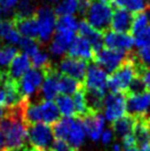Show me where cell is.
I'll return each mask as SVG.
<instances>
[{
  "instance_id": "1",
  "label": "cell",
  "mask_w": 150,
  "mask_h": 151,
  "mask_svg": "<svg viewBox=\"0 0 150 151\" xmlns=\"http://www.w3.org/2000/svg\"><path fill=\"white\" fill-rule=\"evenodd\" d=\"M0 129L4 136V148L8 151L25 149L28 140V129L20 118L19 107L10 109V114L0 122Z\"/></svg>"
},
{
  "instance_id": "2",
  "label": "cell",
  "mask_w": 150,
  "mask_h": 151,
  "mask_svg": "<svg viewBox=\"0 0 150 151\" xmlns=\"http://www.w3.org/2000/svg\"><path fill=\"white\" fill-rule=\"evenodd\" d=\"M137 75V56L135 52H128L125 61L107 78V88L112 93H126L130 83Z\"/></svg>"
},
{
  "instance_id": "3",
  "label": "cell",
  "mask_w": 150,
  "mask_h": 151,
  "mask_svg": "<svg viewBox=\"0 0 150 151\" xmlns=\"http://www.w3.org/2000/svg\"><path fill=\"white\" fill-rule=\"evenodd\" d=\"M112 16V9L110 4L102 0H91V4L84 17L85 20L92 25L94 29L102 33L108 31Z\"/></svg>"
},
{
  "instance_id": "4",
  "label": "cell",
  "mask_w": 150,
  "mask_h": 151,
  "mask_svg": "<svg viewBox=\"0 0 150 151\" xmlns=\"http://www.w3.org/2000/svg\"><path fill=\"white\" fill-rule=\"evenodd\" d=\"M34 17L37 19L39 37L38 41L41 43H46L51 39L56 25V13L54 9L49 6H42L37 9Z\"/></svg>"
},
{
  "instance_id": "5",
  "label": "cell",
  "mask_w": 150,
  "mask_h": 151,
  "mask_svg": "<svg viewBox=\"0 0 150 151\" xmlns=\"http://www.w3.org/2000/svg\"><path fill=\"white\" fill-rule=\"evenodd\" d=\"M27 129H28V140L33 147L50 150L51 146L54 142L53 127L44 122H39L27 127Z\"/></svg>"
},
{
  "instance_id": "6",
  "label": "cell",
  "mask_w": 150,
  "mask_h": 151,
  "mask_svg": "<svg viewBox=\"0 0 150 151\" xmlns=\"http://www.w3.org/2000/svg\"><path fill=\"white\" fill-rule=\"evenodd\" d=\"M127 54H128V52L103 47L102 50L94 54L92 61L100 67H102L104 71L112 73L123 64Z\"/></svg>"
},
{
  "instance_id": "7",
  "label": "cell",
  "mask_w": 150,
  "mask_h": 151,
  "mask_svg": "<svg viewBox=\"0 0 150 151\" xmlns=\"http://www.w3.org/2000/svg\"><path fill=\"white\" fill-rule=\"evenodd\" d=\"M126 93L110 92L105 96L104 113L108 122H112L126 115Z\"/></svg>"
},
{
  "instance_id": "8",
  "label": "cell",
  "mask_w": 150,
  "mask_h": 151,
  "mask_svg": "<svg viewBox=\"0 0 150 151\" xmlns=\"http://www.w3.org/2000/svg\"><path fill=\"white\" fill-rule=\"evenodd\" d=\"M44 80L43 68H31L18 81V86L22 96L30 99L40 89Z\"/></svg>"
},
{
  "instance_id": "9",
  "label": "cell",
  "mask_w": 150,
  "mask_h": 151,
  "mask_svg": "<svg viewBox=\"0 0 150 151\" xmlns=\"http://www.w3.org/2000/svg\"><path fill=\"white\" fill-rule=\"evenodd\" d=\"M88 65H89L88 61L86 60L75 59V58H71L66 55L65 58L61 60L58 70L63 75H66L83 83Z\"/></svg>"
},
{
  "instance_id": "10",
  "label": "cell",
  "mask_w": 150,
  "mask_h": 151,
  "mask_svg": "<svg viewBox=\"0 0 150 151\" xmlns=\"http://www.w3.org/2000/svg\"><path fill=\"white\" fill-rule=\"evenodd\" d=\"M107 78L108 76L102 67H100L97 64H91L87 67V71H86L83 81V85L86 89L106 93Z\"/></svg>"
},
{
  "instance_id": "11",
  "label": "cell",
  "mask_w": 150,
  "mask_h": 151,
  "mask_svg": "<svg viewBox=\"0 0 150 151\" xmlns=\"http://www.w3.org/2000/svg\"><path fill=\"white\" fill-rule=\"evenodd\" d=\"M44 70V80L41 85V93L44 101H53L58 95V76L60 72L51 63L43 67Z\"/></svg>"
},
{
  "instance_id": "12",
  "label": "cell",
  "mask_w": 150,
  "mask_h": 151,
  "mask_svg": "<svg viewBox=\"0 0 150 151\" xmlns=\"http://www.w3.org/2000/svg\"><path fill=\"white\" fill-rule=\"evenodd\" d=\"M104 45L112 50L130 52L135 45V40L130 33H119L108 30L104 33Z\"/></svg>"
},
{
  "instance_id": "13",
  "label": "cell",
  "mask_w": 150,
  "mask_h": 151,
  "mask_svg": "<svg viewBox=\"0 0 150 151\" xmlns=\"http://www.w3.org/2000/svg\"><path fill=\"white\" fill-rule=\"evenodd\" d=\"M150 106V93L146 92L138 95H127L126 98V111L133 117L148 114Z\"/></svg>"
},
{
  "instance_id": "14",
  "label": "cell",
  "mask_w": 150,
  "mask_h": 151,
  "mask_svg": "<svg viewBox=\"0 0 150 151\" xmlns=\"http://www.w3.org/2000/svg\"><path fill=\"white\" fill-rule=\"evenodd\" d=\"M81 120L83 122L85 132L88 134V137L93 141H97L103 134V128L105 124V118L103 117V115H100V113L88 111L87 115L81 118Z\"/></svg>"
},
{
  "instance_id": "15",
  "label": "cell",
  "mask_w": 150,
  "mask_h": 151,
  "mask_svg": "<svg viewBox=\"0 0 150 151\" xmlns=\"http://www.w3.org/2000/svg\"><path fill=\"white\" fill-rule=\"evenodd\" d=\"M77 32H79V35L83 37L91 43L94 54L104 47V33L94 29L86 20L79 21V27H77Z\"/></svg>"
},
{
  "instance_id": "16",
  "label": "cell",
  "mask_w": 150,
  "mask_h": 151,
  "mask_svg": "<svg viewBox=\"0 0 150 151\" xmlns=\"http://www.w3.org/2000/svg\"><path fill=\"white\" fill-rule=\"evenodd\" d=\"M133 13L120 8H114L110 21L112 31L119 33H130L131 24H133Z\"/></svg>"
},
{
  "instance_id": "17",
  "label": "cell",
  "mask_w": 150,
  "mask_h": 151,
  "mask_svg": "<svg viewBox=\"0 0 150 151\" xmlns=\"http://www.w3.org/2000/svg\"><path fill=\"white\" fill-rule=\"evenodd\" d=\"M14 28L20 33V35L25 38H30L38 40L39 37V30L35 17H17L13 16L11 18Z\"/></svg>"
},
{
  "instance_id": "18",
  "label": "cell",
  "mask_w": 150,
  "mask_h": 151,
  "mask_svg": "<svg viewBox=\"0 0 150 151\" xmlns=\"http://www.w3.org/2000/svg\"><path fill=\"white\" fill-rule=\"evenodd\" d=\"M75 38V32L69 30L55 29L54 38L50 45V51L54 55L64 54L71 45L72 41Z\"/></svg>"
},
{
  "instance_id": "19",
  "label": "cell",
  "mask_w": 150,
  "mask_h": 151,
  "mask_svg": "<svg viewBox=\"0 0 150 151\" xmlns=\"http://www.w3.org/2000/svg\"><path fill=\"white\" fill-rule=\"evenodd\" d=\"M133 134L137 147H144L150 143V115L146 114L136 117V124Z\"/></svg>"
},
{
  "instance_id": "20",
  "label": "cell",
  "mask_w": 150,
  "mask_h": 151,
  "mask_svg": "<svg viewBox=\"0 0 150 151\" xmlns=\"http://www.w3.org/2000/svg\"><path fill=\"white\" fill-rule=\"evenodd\" d=\"M67 52H69L67 55L71 58L86 60V61L93 60V56H94V51H93L91 43L81 35L75 37Z\"/></svg>"
},
{
  "instance_id": "21",
  "label": "cell",
  "mask_w": 150,
  "mask_h": 151,
  "mask_svg": "<svg viewBox=\"0 0 150 151\" xmlns=\"http://www.w3.org/2000/svg\"><path fill=\"white\" fill-rule=\"evenodd\" d=\"M31 65V60H30L29 55L27 53H18L12 62L9 64L8 74L9 76L14 81H19L25 75L27 72L30 70Z\"/></svg>"
},
{
  "instance_id": "22",
  "label": "cell",
  "mask_w": 150,
  "mask_h": 151,
  "mask_svg": "<svg viewBox=\"0 0 150 151\" xmlns=\"http://www.w3.org/2000/svg\"><path fill=\"white\" fill-rule=\"evenodd\" d=\"M85 134H86V132H85L81 118L73 117L71 127H70V130H69V134L66 137V141L75 149H79L83 145Z\"/></svg>"
},
{
  "instance_id": "23",
  "label": "cell",
  "mask_w": 150,
  "mask_h": 151,
  "mask_svg": "<svg viewBox=\"0 0 150 151\" xmlns=\"http://www.w3.org/2000/svg\"><path fill=\"white\" fill-rule=\"evenodd\" d=\"M42 122L53 126L61 119V114L58 111L56 104L53 101H40Z\"/></svg>"
},
{
  "instance_id": "24",
  "label": "cell",
  "mask_w": 150,
  "mask_h": 151,
  "mask_svg": "<svg viewBox=\"0 0 150 151\" xmlns=\"http://www.w3.org/2000/svg\"><path fill=\"white\" fill-rule=\"evenodd\" d=\"M136 124V117H133L129 114H126L121 118L112 122V130L121 138H124L127 134H131Z\"/></svg>"
},
{
  "instance_id": "25",
  "label": "cell",
  "mask_w": 150,
  "mask_h": 151,
  "mask_svg": "<svg viewBox=\"0 0 150 151\" xmlns=\"http://www.w3.org/2000/svg\"><path fill=\"white\" fill-rule=\"evenodd\" d=\"M114 8L127 10L130 13L142 12L147 8V0H112Z\"/></svg>"
},
{
  "instance_id": "26",
  "label": "cell",
  "mask_w": 150,
  "mask_h": 151,
  "mask_svg": "<svg viewBox=\"0 0 150 151\" xmlns=\"http://www.w3.org/2000/svg\"><path fill=\"white\" fill-rule=\"evenodd\" d=\"M83 87V83L74 80L72 77H69L66 75H63L60 73L58 76V91L65 95H71L76 93L79 89Z\"/></svg>"
},
{
  "instance_id": "27",
  "label": "cell",
  "mask_w": 150,
  "mask_h": 151,
  "mask_svg": "<svg viewBox=\"0 0 150 151\" xmlns=\"http://www.w3.org/2000/svg\"><path fill=\"white\" fill-rule=\"evenodd\" d=\"M55 104L63 117H75L74 101H73V98L70 97V95H65V94L58 95L55 99Z\"/></svg>"
},
{
  "instance_id": "28",
  "label": "cell",
  "mask_w": 150,
  "mask_h": 151,
  "mask_svg": "<svg viewBox=\"0 0 150 151\" xmlns=\"http://www.w3.org/2000/svg\"><path fill=\"white\" fill-rule=\"evenodd\" d=\"M73 101H74L75 107V117L83 118L85 115L88 114V108L86 105V99H85V89L83 87L79 89L76 93L73 94Z\"/></svg>"
},
{
  "instance_id": "29",
  "label": "cell",
  "mask_w": 150,
  "mask_h": 151,
  "mask_svg": "<svg viewBox=\"0 0 150 151\" xmlns=\"http://www.w3.org/2000/svg\"><path fill=\"white\" fill-rule=\"evenodd\" d=\"M14 14L17 17H33L37 11V2L34 0H19L16 6Z\"/></svg>"
},
{
  "instance_id": "30",
  "label": "cell",
  "mask_w": 150,
  "mask_h": 151,
  "mask_svg": "<svg viewBox=\"0 0 150 151\" xmlns=\"http://www.w3.org/2000/svg\"><path fill=\"white\" fill-rule=\"evenodd\" d=\"M79 0H61L54 8L56 16H73L77 12Z\"/></svg>"
},
{
  "instance_id": "31",
  "label": "cell",
  "mask_w": 150,
  "mask_h": 151,
  "mask_svg": "<svg viewBox=\"0 0 150 151\" xmlns=\"http://www.w3.org/2000/svg\"><path fill=\"white\" fill-rule=\"evenodd\" d=\"M12 80L9 76L8 72L4 70H0V106L6 107V101H7V94H8L9 87L12 84Z\"/></svg>"
},
{
  "instance_id": "32",
  "label": "cell",
  "mask_w": 150,
  "mask_h": 151,
  "mask_svg": "<svg viewBox=\"0 0 150 151\" xmlns=\"http://www.w3.org/2000/svg\"><path fill=\"white\" fill-rule=\"evenodd\" d=\"M18 53L19 52L14 46L2 44L0 46V66H9Z\"/></svg>"
},
{
  "instance_id": "33",
  "label": "cell",
  "mask_w": 150,
  "mask_h": 151,
  "mask_svg": "<svg viewBox=\"0 0 150 151\" xmlns=\"http://www.w3.org/2000/svg\"><path fill=\"white\" fill-rule=\"evenodd\" d=\"M148 18H147L146 12H139L133 14V24H131V30H130V34L131 35H136L139 33L140 31L148 27Z\"/></svg>"
},
{
  "instance_id": "34",
  "label": "cell",
  "mask_w": 150,
  "mask_h": 151,
  "mask_svg": "<svg viewBox=\"0 0 150 151\" xmlns=\"http://www.w3.org/2000/svg\"><path fill=\"white\" fill-rule=\"evenodd\" d=\"M77 27H79V22L76 21V19L73 16H61L56 20L55 29L69 30V31L76 32Z\"/></svg>"
},
{
  "instance_id": "35",
  "label": "cell",
  "mask_w": 150,
  "mask_h": 151,
  "mask_svg": "<svg viewBox=\"0 0 150 151\" xmlns=\"http://www.w3.org/2000/svg\"><path fill=\"white\" fill-rule=\"evenodd\" d=\"M19 45L21 46V49H22V50L25 51V53H27L30 58L31 55H33L35 52H38V51L40 50V45H41V43L39 42L38 40H34V39L21 37Z\"/></svg>"
},
{
  "instance_id": "36",
  "label": "cell",
  "mask_w": 150,
  "mask_h": 151,
  "mask_svg": "<svg viewBox=\"0 0 150 151\" xmlns=\"http://www.w3.org/2000/svg\"><path fill=\"white\" fill-rule=\"evenodd\" d=\"M30 60H31V65L34 68H43V67L48 66L49 64H51V61L48 54L44 51H41V49L38 52H35L33 55H31Z\"/></svg>"
},
{
  "instance_id": "37",
  "label": "cell",
  "mask_w": 150,
  "mask_h": 151,
  "mask_svg": "<svg viewBox=\"0 0 150 151\" xmlns=\"http://www.w3.org/2000/svg\"><path fill=\"white\" fill-rule=\"evenodd\" d=\"M133 40H135V45L138 46L139 49L150 46V27H146L142 31L136 34Z\"/></svg>"
},
{
  "instance_id": "38",
  "label": "cell",
  "mask_w": 150,
  "mask_h": 151,
  "mask_svg": "<svg viewBox=\"0 0 150 151\" xmlns=\"http://www.w3.org/2000/svg\"><path fill=\"white\" fill-rule=\"evenodd\" d=\"M137 75L140 77L146 86L147 92L150 93V67L144 66L139 61L137 63Z\"/></svg>"
},
{
  "instance_id": "39",
  "label": "cell",
  "mask_w": 150,
  "mask_h": 151,
  "mask_svg": "<svg viewBox=\"0 0 150 151\" xmlns=\"http://www.w3.org/2000/svg\"><path fill=\"white\" fill-rule=\"evenodd\" d=\"M138 61L146 67H150V46L140 47L138 52H135Z\"/></svg>"
},
{
  "instance_id": "40",
  "label": "cell",
  "mask_w": 150,
  "mask_h": 151,
  "mask_svg": "<svg viewBox=\"0 0 150 151\" xmlns=\"http://www.w3.org/2000/svg\"><path fill=\"white\" fill-rule=\"evenodd\" d=\"M50 151H77L74 147H72L66 140L63 139H56L53 145L51 146Z\"/></svg>"
},
{
  "instance_id": "41",
  "label": "cell",
  "mask_w": 150,
  "mask_h": 151,
  "mask_svg": "<svg viewBox=\"0 0 150 151\" xmlns=\"http://www.w3.org/2000/svg\"><path fill=\"white\" fill-rule=\"evenodd\" d=\"M12 27L13 23L11 21V19L10 20H0V43L4 42L6 35Z\"/></svg>"
},
{
  "instance_id": "42",
  "label": "cell",
  "mask_w": 150,
  "mask_h": 151,
  "mask_svg": "<svg viewBox=\"0 0 150 151\" xmlns=\"http://www.w3.org/2000/svg\"><path fill=\"white\" fill-rule=\"evenodd\" d=\"M19 0H0V9L12 13Z\"/></svg>"
},
{
  "instance_id": "43",
  "label": "cell",
  "mask_w": 150,
  "mask_h": 151,
  "mask_svg": "<svg viewBox=\"0 0 150 151\" xmlns=\"http://www.w3.org/2000/svg\"><path fill=\"white\" fill-rule=\"evenodd\" d=\"M102 142L104 143V145H108L110 141L112 140V137H114V134H112V130H105L103 131V134H102Z\"/></svg>"
},
{
  "instance_id": "44",
  "label": "cell",
  "mask_w": 150,
  "mask_h": 151,
  "mask_svg": "<svg viewBox=\"0 0 150 151\" xmlns=\"http://www.w3.org/2000/svg\"><path fill=\"white\" fill-rule=\"evenodd\" d=\"M9 114H10V108H6L4 106H0V122L6 117H8Z\"/></svg>"
},
{
  "instance_id": "45",
  "label": "cell",
  "mask_w": 150,
  "mask_h": 151,
  "mask_svg": "<svg viewBox=\"0 0 150 151\" xmlns=\"http://www.w3.org/2000/svg\"><path fill=\"white\" fill-rule=\"evenodd\" d=\"M6 143H4V136L2 134V130L0 129V149H4Z\"/></svg>"
},
{
  "instance_id": "46",
  "label": "cell",
  "mask_w": 150,
  "mask_h": 151,
  "mask_svg": "<svg viewBox=\"0 0 150 151\" xmlns=\"http://www.w3.org/2000/svg\"><path fill=\"white\" fill-rule=\"evenodd\" d=\"M25 151H48V150H44V149H41V148H38V147H30V148H25Z\"/></svg>"
},
{
  "instance_id": "47",
  "label": "cell",
  "mask_w": 150,
  "mask_h": 151,
  "mask_svg": "<svg viewBox=\"0 0 150 151\" xmlns=\"http://www.w3.org/2000/svg\"><path fill=\"white\" fill-rule=\"evenodd\" d=\"M112 151H123V149H121V146L119 143H115L112 148Z\"/></svg>"
},
{
  "instance_id": "48",
  "label": "cell",
  "mask_w": 150,
  "mask_h": 151,
  "mask_svg": "<svg viewBox=\"0 0 150 151\" xmlns=\"http://www.w3.org/2000/svg\"><path fill=\"white\" fill-rule=\"evenodd\" d=\"M124 151H138V147L137 146H133V147L124 148Z\"/></svg>"
},
{
  "instance_id": "49",
  "label": "cell",
  "mask_w": 150,
  "mask_h": 151,
  "mask_svg": "<svg viewBox=\"0 0 150 151\" xmlns=\"http://www.w3.org/2000/svg\"><path fill=\"white\" fill-rule=\"evenodd\" d=\"M139 151H150V143H149V145H146V146H144V147H141Z\"/></svg>"
},
{
  "instance_id": "50",
  "label": "cell",
  "mask_w": 150,
  "mask_h": 151,
  "mask_svg": "<svg viewBox=\"0 0 150 151\" xmlns=\"http://www.w3.org/2000/svg\"><path fill=\"white\" fill-rule=\"evenodd\" d=\"M102 1H104V2H107V4H112V0H102Z\"/></svg>"
},
{
  "instance_id": "51",
  "label": "cell",
  "mask_w": 150,
  "mask_h": 151,
  "mask_svg": "<svg viewBox=\"0 0 150 151\" xmlns=\"http://www.w3.org/2000/svg\"><path fill=\"white\" fill-rule=\"evenodd\" d=\"M48 1H49V2H58L60 0H48Z\"/></svg>"
},
{
  "instance_id": "52",
  "label": "cell",
  "mask_w": 150,
  "mask_h": 151,
  "mask_svg": "<svg viewBox=\"0 0 150 151\" xmlns=\"http://www.w3.org/2000/svg\"><path fill=\"white\" fill-rule=\"evenodd\" d=\"M0 151H8V150H7L6 148H4V149H0Z\"/></svg>"
}]
</instances>
